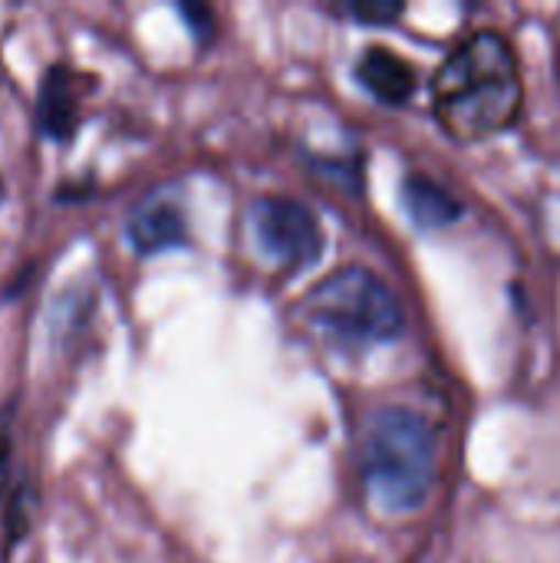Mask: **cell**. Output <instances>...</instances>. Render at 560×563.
<instances>
[{"label":"cell","instance_id":"obj_1","mask_svg":"<svg viewBox=\"0 0 560 563\" xmlns=\"http://www.w3.org/2000/svg\"><path fill=\"white\" fill-rule=\"evenodd\" d=\"M525 102L521 69L505 36L472 33L436 73L432 106L442 129L459 142L505 132Z\"/></svg>","mask_w":560,"mask_h":563},{"label":"cell","instance_id":"obj_2","mask_svg":"<svg viewBox=\"0 0 560 563\" xmlns=\"http://www.w3.org/2000/svg\"><path fill=\"white\" fill-rule=\"evenodd\" d=\"M363 475L370 498L393 515L419 511L436 482V435L406 406H383L366 432Z\"/></svg>","mask_w":560,"mask_h":563},{"label":"cell","instance_id":"obj_3","mask_svg":"<svg viewBox=\"0 0 560 563\" xmlns=\"http://www.w3.org/2000/svg\"><path fill=\"white\" fill-rule=\"evenodd\" d=\"M304 317L333 336L353 343H383L403 333V307L396 294L366 267H340L327 274L300 303Z\"/></svg>","mask_w":560,"mask_h":563},{"label":"cell","instance_id":"obj_4","mask_svg":"<svg viewBox=\"0 0 560 563\" xmlns=\"http://www.w3.org/2000/svg\"><path fill=\"white\" fill-rule=\"evenodd\" d=\"M254 231L264 251L290 267H310L323 254V234L314 214L294 198H261L254 205Z\"/></svg>","mask_w":560,"mask_h":563},{"label":"cell","instance_id":"obj_5","mask_svg":"<svg viewBox=\"0 0 560 563\" xmlns=\"http://www.w3.org/2000/svg\"><path fill=\"white\" fill-rule=\"evenodd\" d=\"M79 76L66 66H50L46 79L40 82L36 99V129L46 139H69L79 122Z\"/></svg>","mask_w":560,"mask_h":563},{"label":"cell","instance_id":"obj_6","mask_svg":"<svg viewBox=\"0 0 560 563\" xmlns=\"http://www.w3.org/2000/svg\"><path fill=\"white\" fill-rule=\"evenodd\" d=\"M125 231H129V241L139 254L178 247V244H185V234H188L182 211L165 198H145L142 205H135Z\"/></svg>","mask_w":560,"mask_h":563},{"label":"cell","instance_id":"obj_7","mask_svg":"<svg viewBox=\"0 0 560 563\" xmlns=\"http://www.w3.org/2000/svg\"><path fill=\"white\" fill-rule=\"evenodd\" d=\"M356 79L383 102L399 106L413 96L416 89V73L406 59L389 53L386 46H373L360 56L356 63Z\"/></svg>","mask_w":560,"mask_h":563},{"label":"cell","instance_id":"obj_8","mask_svg":"<svg viewBox=\"0 0 560 563\" xmlns=\"http://www.w3.org/2000/svg\"><path fill=\"white\" fill-rule=\"evenodd\" d=\"M403 205H406L409 218L419 228H446V224H452L462 214V208L452 198V191H446L439 181L422 178V175H409L406 178V185H403Z\"/></svg>","mask_w":560,"mask_h":563},{"label":"cell","instance_id":"obj_9","mask_svg":"<svg viewBox=\"0 0 560 563\" xmlns=\"http://www.w3.org/2000/svg\"><path fill=\"white\" fill-rule=\"evenodd\" d=\"M403 3L399 0H356L350 3V13L360 16L363 23H393L396 16H403Z\"/></svg>","mask_w":560,"mask_h":563},{"label":"cell","instance_id":"obj_10","mask_svg":"<svg viewBox=\"0 0 560 563\" xmlns=\"http://www.w3.org/2000/svg\"><path fill=\"white\" fill-rule=\"evenodd\" d=\"M7 468H10V455H7V442L0 439V488L7 485Z\"/></svg>","mask_w":560,"mask_h":563}]
</instances>
